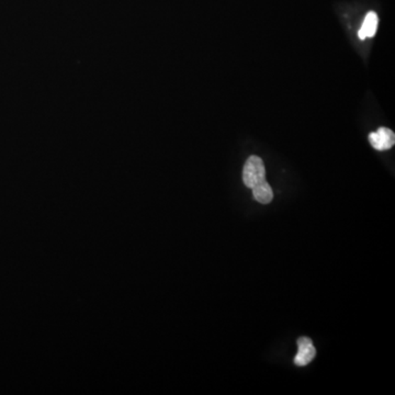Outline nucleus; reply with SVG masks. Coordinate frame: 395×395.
I'll use <instances>...</instances> for the list:
<instances>
[{
    "label": "nucleus",
    "instance_id": "nucleus-1",
    "mask_svg": "<svg viewBox=\"0 0 395 395\" xmlns=\"http://www.w3.org/2000/svg\"><path fill=\"white\" fill-rule=\"evenodd\" d=\"M263 180H266V168L263 159L255 155L249 157L243 171V181L245 186L251 189Z\"/></svg>",
    "mask_w": 395,
    "mask_h": 395
},
{
    "label": "nucleus",
    "instance_id": "nucleus-2",
    "mask_svg": "<svg viewBox=\"0 0 395 395\" xmlns=\"http://www.w3.org/2000/svg\"><path fill=\"white\" fill-rule=\"evenodd\" d=\"M369 142H370L374 150H390L391 147L394 146V132L390 130V129L382 126L377 132L370 133V135H369Z\"/></svg>",
    "mask_w": 395,
    "mask_h": 395
},
{
    "label": "nucleus",
    "instance_id": "nucleus-3",
    "mask_svg": "<svg viewBox=\"0 0 395 395\" xmlns=\"http://www.w3.org/2000/svg\"><path fill=\"white\" fill-rule=\"evenodd\" d=\"M298 348L299 350H298V354L294 358V364L304 367L313 362L316 356V350L311 338L300 337L298 340Z\"/></svg>",
    "mask_w": 395,
    "mask_h": 395
},
{
    "label": "nucleus",
    "instance_id": "nucleus-4",
    "mask_svg": "<svg viewBox=\"0 0 395 395\" xmlns=\"http://www.w3.org/2000/svg\"><path fill=\"white\" fill-rule=\"evenodd\" d=\"M378 16H377L376 12H368V15L364 18V23H362V28H360L359 32H358V36H359L360 40L374 36L377 28H378Z\"/></svg>",
    "mask_w": 395,
    "mask_h": 395
},
{
    "label": "nucleus",
    "instance_id": "nucleus-5",
    "mask_svg": "<svg viewBox=\"0 0 395 395\" xmlns=\"http://www.w3.org/2000/svg\"><path fill=\"white\" fill-rule=\"evenodd\" d=\"M251 190H253L256 201L261 203V205H268L273 201L274 191L267 180H263L261 183H257L255 187L251 188Z\"/></svg>",
    "mask_w": 395,
    "mask_h": 395
}]
</instances>
